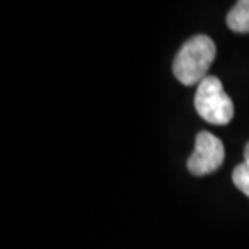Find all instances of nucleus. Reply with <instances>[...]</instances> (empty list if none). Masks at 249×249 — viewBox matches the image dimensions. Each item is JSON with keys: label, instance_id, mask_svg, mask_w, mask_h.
Returning <instances> with one entry per match:
<instances>
[{"label": "nucleus", "instance_id": "f257e3e1", "mask_svg": "<svg viewBox=\"0 0 249 249\" xmlns=\"http://www.w3.org/2000/svg\"><path fill=\"white\" fill-rule=\"evenodd\" d=\"M215 58V44L206 34H199L183 44L173 60V74L185 86L199 84L207 78L209 68Z\"/></svg>", "mask_w": 249, "mask_h": 249}, {"label": "nucleus", "instance_id": "f03ea898", "mask_svg": "<svg viewBox=\"0 0 249 249\" xmlns=\"http://www.w3.org/2000/svg\"><path fill=\"white\" fill-rule=\"evenodd\" d=\"M194 107L199 117L212 124L230 123L235 113L231 99L223 91L220 79L217 76H207L197 84Z\"/></svg>", "mask_w": 249, "mask_h": 249}, {"label": "nucleus", "instance_id": "7ed1b4c3", "mask_svg": "<svg viewBox=\"0 0 249 249\" xmlns=\"http://www.w3.org/2000/svg\"><path fill=\"white\" fill-rule=\"evenodd\" d=\"M223 159H225L223 142L213 134L201 131L196 136V146L191 157L188 159V170L196 177L209 175L222 165Z\"/></svg>", "mask_w": 249, "mask_h": 249}, {"label": "nucleus", "instance_id": "20e7f679", "mask_svg": "<svg viewBox=\"0 0 249 249\" xmlns=\"http://www.w3.org/2000/svg\"><path fill=\"white\" fill-rule=\"evenodd\" d=\"M227 24L235 33H249V0H241L230 10Z\"/></svg>", "mask_w": 249, "mask_h": 249}, {"label": "nucleus", "instance_id": "39448f33", "mask_svg": "<svg viewBox=\"0 0 249 249\" xmlns=\"http://www.w3.org/2000/svg\"><path fill=\"white\" fill-rule=\"evenodd\" d=\"M231 177H233V183H235V186L249 197V163L248 162L240 163V165L233 170Z\"/></svg>", "mask_w": 249, "mask_h": 249}, {"label": "nucleus", "instance_id": "423d86ee", "mask_svg": "<svg viewBox=\"0 0 249 249\" xmlns=\"http://www.w3.org/2000/svg\"><path fill=\"white\" fill-rule=\"evenodd\" d=\"M245 162L249 163V142L246 144V147H245Z\"/></svg>", "mask_w": 249, "mask_h": 249}]
</instances>
